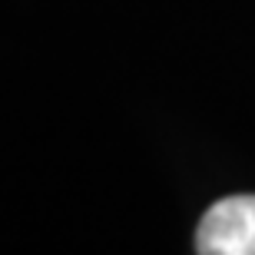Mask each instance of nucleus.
<instances>
[{"label":"nucleus","mask_w":255,"mask_h":255,"mask_svg":"<svg viewBox=\"0 0 255 255\" xmlns=\"http://www.w3.org/2000/svg\"><path fill=\"white\" fill-rule=\"evenodd\" d=\"M199 255H255V196L219 199L199 222Z\"/></svg>","instance_id":"f257e3e1"}]
</instances>
